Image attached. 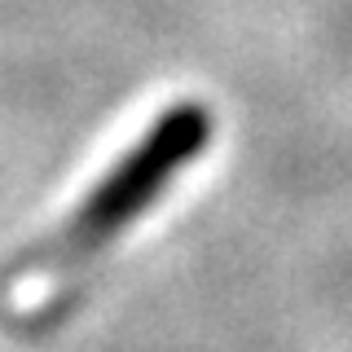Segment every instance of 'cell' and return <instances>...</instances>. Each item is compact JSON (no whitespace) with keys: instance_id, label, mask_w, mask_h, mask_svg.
Wrapping results in <instances>:
<instances>
[{"instance_id":"1","label":"cell","mask_w":352,"mask_h":352,"mask_svg":"<svg viewBox=\"0 0 352 352\" xmlns=\"http://www.w3.org/2000/svg\"><path fill=\"white\" fill-rule=\"evenodd\" d=\"M212 110L203 102H176L150 124V132L110 168L84 203L66 216L58 234H49L9 278V308L18 317L36 322L40 313L58 308L80 286V278L93 269L128 234L141 216L172 190L181 176L212 141Z\"/></svg>"}]
</instances>
